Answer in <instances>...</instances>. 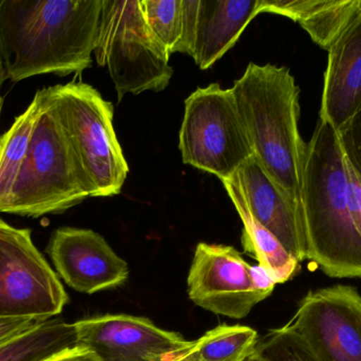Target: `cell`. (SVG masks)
Instances as JSON below:
<instances>
[{
	"mask_svg": "<svg viewBox=\"0 0 361 361\" xmlns=\"http://www.w3.org/2000/svg\"><path fill=\"white\" fill-rule=\"evenodd\" d=\"M102 10L103 0H0V57L8 80L90 68Z\"/></svg>",
	"mask_w": 361,
	"mask_h": 361,
	"instance_id": "cell-1",
	"label": "cell"
},
{
	"mask_svg": "<svg viewBox=\"0 0 361 361\" xmlns=\"http://www.w3.org/2000/svg\"><path fill=\"white\" fill-rule=\"evenodd\" d=\"M301 214L307 260L326 276L361 279V237L348 201V162L338 133L318 121L307 143Z\"/></svg>",
	"mask_w": 361,
	"mask_h": 361,
	"instance_id": "cell-2",
	"label": "cell"
},
{
	"mask_svg": "<svg viewBox=\"0 0 361 361\" xmlns=\"http://www.w3.org/2000/svg\"><path fill=\"white\" fill-rule=\"evenodd\" d=\"M231 90L255 158L301 212L307 143L299 133L300 88L294 76L286 67L250 63Z\"/></svg>",
	"mask_w": 361,
	"mask_h": 361,
	"instance_id": "cell-3",
	"label": "cell"
},
{
	"mask_svg": "<svg viewBox=\"0 0 361 361\" xmlns=\"http://www.w3.org/2000/svg\"><path fill=\"white\" fill-rule=\"evenodd\" d=\"M42 90L65 131L90 197L120 194L129 167L114 131V105L86 83L70 82Z\"/></svg>",
	"mask_w": 361,
	"mask_h": 361,
	"instance_id": "cell-4",
	"label": "cell"
},
{
	"mask_svg": "<svg viewBox=\"0 0 361 361\" xmlns=\"http://www.w3.org/2000/svg\"><path fill=\"white\" fill-rule=\"evenodd\" d=\"M42 110L27 157L2 213L37 218L59 214L90 197L61 123L38 90Z\"/></svg>",
	"mask_w": 361,
	"mask_h": 361,
	"instance_id": "cell-5",
	"label": "cell"
},
{
	"mask_svg": "<svg viewBox=\"0 0 361 361\" xmlns=\"http://www.w3.org/2000/svg\"><path fill=\"white\" fill-rule=\"evenodd\" d=\"M94 55L108 68L118 102L127 93L164 90L173 78L171 54L150 29L140 0H103Z\"/></svg>",
	"mask_w": 361,
	"mask_h": 361,
	"instance_id": "cell-6",
	"label": "cell"
},
{
	"mask_svg": "<svg viewBox=\"0 0 361 361\" xmlns=\"http://www.w3.org/2000/svg\"><path fill=\"white\" fill-rule=\"evenodd\" d=\"M179 139L183 162L222 182L254 156L233 93L216 83L197 88L185 100Z\"/></svg>",
	"mask_w": 361,
	"mask_h": 361,
	"instance_id": "cell-7",
	"label": "cell"
},
{
	"mask_svg": "<svg viewBox=\"0 0 361 361\" xmlns=\"http://www.w3.org/2000/svg\"><path fill=\"white\" fill-rule=\"evenodd\" d=\"M69 301L32 231L0 220V317L49 320Z\"/></svg>",
	"mask_w": 361,
	"mask_h": 361,
	"instance_id": "cell-8",
	"label": "cell"
},
{
	"mask_svg": "<svg viewBox=\"0 0 361 361\" xmlns=\"http://www.w3.org/2000/svg\"><path fill=\"white\" fill-rule=\"evenodd\" d=\"M277 285L260 265L248 264L231 246L199 243L187 277L188 297L216 315L243 319Z\"/></svg>",
	"mask_w": 361,
	"mask_h": 361,
	"instance_id": "cell-9",
	"label": "cell"
},
{
	"mask_svg": "<svg viewBox=\"0 0 361 361\" xmlns=\"http://www.w3.org/2000/svg\"><path fill=\"white\" fill-rule=\"evenodd\" d=\"M286 326L322 361H361V296L355 288L310 292Z\"/></svg>",
	"mask_w": 361,
	"mask_h": 361,
	"instance_id": "cell-10",
	"label": "cell"
},
{
	"mask_svg": "<svg viewBox=\"0 0 361 361\" xmlns=\"http://www.w3.org/2000/svg\"><path fill=\"white\" fill-rule=\"evenodd\" d=\"M74 326L78 345L101 361H167L192 345L147 318L125 314L86 318Z\"/></svg>",
	"mask_w": 361,
	"mask_h": 361,
	"instance_id": "cell-11",
	"label": "cell"
},
{
	"mask_svg": "<svg viewBox=\"0 0 361 361\" xmlns=\"http://www.w3.org/2000/svg\"><path fill=\"white\" fill-rule=\"evenodd\" d=\"M59 277L82 294L122 285L129 276L126 261L105 239L90 229L61 227L53 231L46 248Z\"/></svg>",
	"mask_w": 361,
	"mask_h": 361,
	"instance_id": "cell-12",
	"label": "cell"
},
{
	"mask_svg": "<svg viewBox=\"0 0 361 361\" xmlns=\"http://www.w3.org/2000/svg\"><path fill=\"white\" fill-rule=\"evenodd\" d=\"M252 218L277 237L298 262L307 260L300 210L274 184L254 156L233 176Z\"/></svg>",
	"mask_w": 361,
	"mask_h": 361,
	"instance_id": "cell-13",
	"label": "cell"
},
{
	"mask_svg": "<svg viewBox=\"0 0 361 361\" xmlns=\"http://www.w3.org/2000/svg\"><path fill=\"white\" fill-rule=\"evenodd\" d=\"M328 52L319 120L338 131L361 106V14Z\"/></svg>",
	"mask_w": 361,
	"mask_h": 361,
	"instance_id": "cell-14",
	"label": "cell"
},
{
	"mask_svg": "<svg viewBox=\"0 0 361 361\" xmlns=\"http://www.w3.org/2000/svg\"><path fill=\"white\" fill-rule=\"evenodd\" d=\"M258 14L259 0H199L191 57L195 65L201 70L212 67Z\"/></svg>",
	"mask_w": 361,
	"mask_h": 361,
	"instance_id": "cell-15",
	"label": "cell"
},
{
	"mask_svg": "<svg viewBox=\"0 0 361 361\" xmlns=\"http://www.w3.org/2000/svg\"><path fill=\"white\" fill-rule=\"evenodd\" d=\"M259 12L299 23L314 42L329 51L361 14V0H259Z\"/></svg>",
	"mask_w": 361,
	"mask_h": 361,
	"instance_id": "cell-16",
	"label": "cell"
},
{
	"mask_svg": "<svg viewBox=\"0 0 361 361\" xmlns=\"http://www.w3.org/2000/svg\"><path fill=\"white\" fill-rule=\"evenodd\" d=\"M223 184L243 223L241 242L244 252L256 259L259 265L269 271L276 284L290 281L300 271V262L282 246L275 235L252 218L235 180L231 178L223 182Z\"/></svg>",
	"mask_w": 361,
	"mask_h": 361,
	"instance_id": "cell-17",
	"label": "cell"
},
{
	"mask_svg": "<svg viewBox=\"0 0 361 361\" xmlns=\"http://www.w3.org/2000/svg\"><path fill=\"white\" fill-rule=\"evenodd\" d=\"M78 345L74 324L51 318L0 345V361H46Z\"/></svg>",
	"mask_w": 361,
	"mask_h": 361,
	"instance_id": "cell-18",
	"label": "cell"
},
{
	"mask_svg": "<svg viewBox=\"0 0 361 361\" xmlns=\"http://www.w3.org/2000/svg\"><path fill=\"white\" fill-rule=\"evenodd\" d=\"M40 110L42 101L37 91L29 107L15 119L10 129L0 138V213L10 199L27 157Z\"/></svg>",
	"mask_w": 361,
	"mask_h": 361,
	"instance_id": "cell-19",
	"label": "cell"
},
{
	"mask_svg": "<svg viewBox=\"0 0 361 361\" xmlns=\"http://www.w3.org/2000/svg\"><path fill=\"white\" fill-rule=\"evenodd\" d=\"M258 334L250 326L220 324L193 341L201 361H243L255 351Z\"/></svg>",
	"mask_w": 361,
	"mask_h": 361,
	"instance_id": "cell-20",
	"label": "cell"
},
{
	"mask_svg": "<svg viewBox=\"0 0 361 361\" xmlns=\"http://www.w3.org/2000/svg\"><path fill=\"white\" fill-rule=\"evenodd\" d=\"M146 21L169 54L177 52L182 36V0H140Z\"/></svg>",
	"mask_w": 361,
	"mask_h": 361,
	"instance_id": "cell-21",
	"label": "cell"
},
{
	"mask_svg": "<svg viewBox=\"0 0 361 361\" xmlns=\"http://www.w3.org/2000/svg\"><path fill=\"white\" fill-rule=\"evenodd\" d=\"M255 352L264 361H322L288 326L271 330L258 339Z\"/></svg>",
	"mask_w": 361,
	"mask_h": 361,
	"instance_id": "cell-22",
	"label": "cell"
},
{
	"mask_svg": "<svg viewBox=\"0 0 361 361\" xmlns=\"http://www.w3.org/2000/svg\"><path fill=\"white\" fill-rule=\"evenodd\" d=\"M337 133L345 159L361 177V106Z\"/></svg>",
	"mask_w": 361,
	"mask_h": 361,
	"instance_id": "cell-23",
	"label": "cell"
},
{
	"mask_svg": "<svg viewBox=\"0 0 361 361\" xmlns=\"http://www.w3.org/2000/svg\"><path fill=\"white\" fill-rule=\"evenodd\" d=\"M199 0H182L183 25L182 36L177 52L193 54L195 46V20H197Z\"/></svg>",
	"mask_w": 361,
	"mask_h": 361,
	"instance_id": "cell-24",
	"label": "cell"
},
{
	"mask_svg": "<svg viewBox=\"0 0 361 361\" xmlns=\"http://www.w3.org/2000/svg\"><path fill=\"white\" fill-rule=\"evenodd\" d=\"M44 321L46 320L0 317V345L37 328Z\"/></svg>",
	"mask_w": 361,
	"mask_h": 361,
	"instance_id": "cell-25",
	"label": "cell"
},
{
	"mask_svg": "<svg viewBox=\"0 0 361 361\" xmlns=\"http://www.w3.org/2000/svg\"><path fill=\"white\" fill-rule=\"evenodd\" d=\"M348 201H349L352 220L361 237V177L349 162H348Z\"/></svg>",
	"mask_w": 361,
	"mask_h": 361,
	"instance_id": "cell-26",
	"label": "cell"
},
{
	"mask_svg": "<svg viewBox=\"0 0 361 361\" xmlns=\"http://www.w3.org/2000/svg\"><path fill=\"white\" fill-rule=\"evenodd\" d=\"M46 361H101V360L97 357L94 352L78 345Z\"/></svg>",
	"mask_w": 361,
	"mask_h": 361,
	"instance_id": "cell-27",
	"label": "cell"
},
{
	"mask_svg": "<svg viewBox=\"0 0 361 361\" xmlns=\"http://www.w3.org/2000/svg\"><path fill=\"white\" fill-rule=\"evenodd\" d=\"M192 347L193 341L192 345H191L190 347L187 348L184 351L180 352L177 355L169 358L167 361H201L197 358V356L195 355V352H193Z\"/></svg>",
	"mask_w": 361,
	"mask_h": 361,
	"instance_id": "cell-28",
	"label": "cell"
},
{
	"mask_svg": "<svg viewBox=\"0 0 361 361\" xmlns=\"http://www.w3.org/2000/svg\"><path fill=\"white\" fill-rule=\"evenodd\" d=\"M6 80H8V78H6V70H4V63H2L1 57H0V89H1L2 84Z\"/></svg>",
	"mask_w": 361,
	"mask_h": 361,
	"instance_id": "cell-29",
	"label": "cell"
},
{
	"mask_svg": "<svg viewBox=\"0 0 361 361\" xmlns=\"http://www.w3.org/2000/svg\"><path fill=\"white\" fill-rule=\"evenodd\" d=\"M243 361H264L262 360V358L260 357V356L258 355V354L256 353V352H252L250 355H248L247 357L245 358Z\"/></svg>",
	"mask_w": 361,
	"mask_h": 361,
	"instance_id": "cell-30",
	"label": "cell"
},
{
	"mask_svg": "<svg viewBox=\"0 0 361 361\" xmlns=\"http://www.w3.org/2000/svg\"><path fill=\"white\" fill-rule=\"evenodd\" d=\"M2 105H4V97H0V114H1Z\"/></svg>",
	"mask_w": 361,
	"mask_h": 361,
	"instance_id": "cell-31",
	"label": "cell"
}]
</instances>
